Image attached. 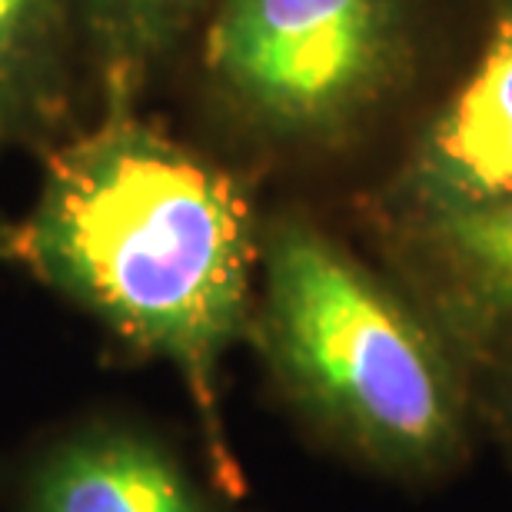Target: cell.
<instances>
[{"label":"cell","mask_w":512,"mask_h":512,"mask_svg":"<svg viewBox=\"0 0 512 512\" xmlns=\"http://www.w3.org/2000/svg\"><path fill=\"white\" fill-rule=\"evenodd\" d=\"M260 233L227 167L133 110L50 150L7 260L97 320L127 350L173 366L197 406L213 483L240 496L220 416L223 360L250 340Z\"/></svg>","instance_id":"cell-1"},{"label":"cell","mask_w":512,"mask_h":512,"mask_svg":"<svg viewBox=\"0 0 512 512\" xmlns=\"http://www.w3.org/2000/svg\"><path fill=\"white\" fill-rule=\"evenodd\" d=\"M250 340L290 409L336 453L409 486L473 453L476 389L399 280L300 213L260 233Z\"/></svg>","instance_id":"cell-2"},{"label":"cell","mask_w":512,"mask_h":512,"mask_svg":"<svg viewBox=\"0 0 512 512\" xmlns=\"http://www.w3.org/2000/svg\"><path fill=\"white\" fill-rule=\"evenodd\" d=\"M409 0H217L200 64L217 104L276 143L356 130L406 77Z\"/></svg>","instance_id":"cell-3"},{"label":"cell","mask_w":512,"mask_h":512,"mask_svg":"<svg viewBox=\"0 0 512 512\" xmlns=\"http://www.w3.org/2000/svg\"><path fill=\"white\" fill-rule=\"evenodd\" d=\"M383 230L399 286L473 376L512 353V193Z\"/></svg>","instance_id":"cell-4"},{"label":"cell","mask_w":512,"mask_h":512,"mask_svg":"<svg viewBox=\"0 0 512 512\" xmlns=\"http://www.w3.org/2000/svg\"><path fill=\"white\" fill-rule=\"evenodd\" d=\"M512 193V0L496 10L473 67L416 137L380 200L383 227Z\"/></svg>","instance_id":"cell-5"},{"label":"cell","mask_w":512,"mask_h":512,"mask_svg":"<svg viewBox=\"0 0 512 512\" xmlns=\"http://www.w3.org/2000/svg\"><path fill=\"white\" fill-rule=\"evenodd\" d=\"M167 439L130 419H94L54 439L20 486V512H237ZM233 499V496H230Z\"/></svg>","instance_id":"cell-6"},{"label":"cell","mask_w":512,"mask_h":512,"mask_svg":"<svg viewBox=\"0 0 512 512\" xmlns=\"http://www.w3.org/2000/svg\"><path fill=\"white\" fill-rule=\"evenodd\" d=\"M77 60L64 0H0V150L64 124Z\"/></svg>","instance_id":"cell-7"},{"label":"cell","mask_w":512,"mask_h":512,"mask_svg":"<svg viewBox=\"0 0 512 512\" xmlns=\"http://www.w3.org/2000/svg\"><path fill=\"white\" fill-rule=\"evenodd\" d=\"M104 110H133L210 0H64Z\"/></svg>","instance_id":"cell-8"},{"label":"cell","mask_w":512,"mask_h":512,"mask_svg":"<svg viewBox=\"0 0 512 512\" xmlns=\"http://www.w3.org/2000/svg\"><path fill=\"white\" fill-rule=\"evenodd\" d=\"M486 370H496V383H493V393L486 399V419L489 426H493V433L499 436V443H503V453L512 463V353L503 356V360H496L493 366H486Z\"/></svg>","instance_id":"cell-9"}]
</instances>
